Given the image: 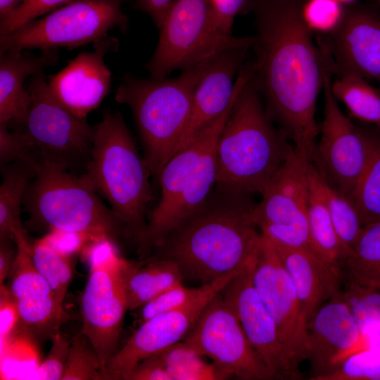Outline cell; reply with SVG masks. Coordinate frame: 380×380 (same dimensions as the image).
Here are the masks:
<instances>
[{"label":"cell","instance_id":"obj_1","mask_svg":"<svg viewBox=\"0 0 380 380\" xmlns=\"http://www.w3.org/2000/svg\"><path fill=\"white\" fill-rule=\"evenodd\" d=\"M306 1L247 0L243 11L253 17L252 77L266 111L311 160L319 133L315 114L322 63L304 18Z\"/></svg>","mask_w":380,"mask_h":380},{"label":"cell","instance_id":"obj_2","mask_svg":"<svg viewBox=\"0 0 380 380\" xmlns=\"http://www.w3.org/2000/svg\"><path fill=\"white\" fill-rule=\"evenodd\" d=\"M249 195L217 187L156 246V256L175 262L183 281L200 285L246 265L262 235L252 213Z\"/></svg>","mask_w":380,"mask_h":380},{"label":"cell","instance_id":"obj_3","mask_svg":"<svg viewBox=\"0 0 380 380\" xmlns=\"http://www.w3.org/2000/svg\"><path fill=\"white\" fill-rule=\"evenodd\" d=\"M253 73L221 132L215 184L223 191L249 196L262 193L293 147L286 133L275 127L269 117Z\"/></svg>","mask_w":380,"mask_h":380},{"label":"cell","instance_id":"obj_4","mask_svg":"<svg viewBox=\"0 0 380 380\" xmlns=\"http://www.w3.org/2000/svg\"><path fill=\"white\" fill-rule=\"evenodd\" d=\"M151 175L122 116L103 114L95 125L90 158L82 177L109 203L125 235L137 243L147 226L153 198Z\"/></svg>","mask_w":380,"mask_h":380},{"label":"cell","instance_id":"obj_5","mask_svg":"<svg viewBox=\"0 0 380 380\" xmlns=\"http://www.w3.org/2000/svg\"><path fill=\"white\" fill-rule=\"evenodd\" d=\"M211 59L184 70L177 77L144 79L125 75L115 101L130 108L152 175L159 177L175 154L188 123L194 91Z\"/></svg>","mask_w":380,"mask_h":380},{"label":"cell","instance_id":"obj_6","mask_svg":"<svg viewBox=\"0 0 380 380\" xmlns=\"http://www.w3.org/2000/svg\"><path fill=\"white\" fill-rule=\"evenodd\" d=\"M236 99L193 142L177 152L162 170L158 177L160 201L137 243L142 256L148 255L211 193L217 179V142Z\"/></svg>","mask_w":380,"mask_h":380},{"label":"cell","instance_id":"obj_7","mask_svg":"<svg viewBox=\"0 0 380 380\" xmlns=\"http://www.w3.org/2000/svg\"><path fill=\"white\" fill-rule=\"evenodd\" d=\"M34 168V175L23 200L30 224L115 241L120 234L125 235L112 210L82 176L44 162Z\"/></svg>","mask_w":380,"mask_h":380},{"label":"cell","instance_id":"obj_8","mask_svg":"<svg viewBox=\"0 0 380 380\" xmlns=\"http://www.w3.org/2000/svg\"><path fill=\"white\" fill-rule=\"evenodd\" d=\"M29 101L25 118L13 129L27 138L38 160L82 176L89 160L95 125L65 108L51 94L43 71L25 86Z\"/></svg>","mask_w":380,"mask_h":380},{"label":"cell","instance_id":"obj_9","mask_svg":"<svg viewBox=\"0 0 380 380\" xmlns=\"http://www.w3.org/2000/svg\"><path fill=\"white\" fill-rule=\"evenodd\" d=\"M158 30V44L145 65L156 79L197 66L227 49L253 44L252 36L235 37L219 29L213 0H175Z\"/></svg>","mask_w":380,"mask_h":380},{"label":"cell","instance_id":"obj_10","mask_svg":"<svg viewBox=\"0 0 380 380\" xmlns=\"http://www.w3.org/2000/svg\"><path fill=\"white\" fill-rule=\"evenodd\" d=\"M81 254L89 267L80 298L81 332L96 350L105 374L108 362L118 350L124 317L129 310L119 270L123 258L115 241L107 237L92 239Z\"/></svg>","mask_w":380,"mask_h":380},{"label":"cell","instance_id":"obj_11","mask_svg":"<svg viewBox=\"0 0 380 380\" xmlns=\"http://www.w3.org/2000/svg\"><path fill=\"white\" fill-rule=\"evenodd\" d=\"M122 0H71L39 19L0 37V53L72 49L96 44L115 28L125 31Z\"/></svg>","mask_w":380,"mask_h":380},{"label":"cell","instance_id":"obj_12","mask_svg":"<svg viewBox=\"0 0 380 380\" xmlns=\"http://www.w3.org/2000/svg\"><path fill=\"white\" fill-rule=\"evenodd\" d=\"M320 54L324 118L312 161L329 184L351 200L367 162L369 132L356 127L341 110L331 92L332 73L327 58L323 52Z\"/></svg>","mask_w":380,"mask_h":380},{"label":"cell","instance_id":"obj_13","mask_svg":"<svg viewBox=\"0 0 380 380\" xmlns=\"http://www.w3.org/2000/svg\"><path fill=\"white\" fill-rule=\"evenodd\" d=\"M310 161L293 146L253 210L255 224L275 243L312 250L307 218Z\"/></svg>","mask_w":380,"mask_h":380},{"label":"cell","instance_id":"obj_14","mask_svg":"<svg viewBox=\"0 0 380 380\" xmlns=\"http://www.w3.org/2000/svg\"><path fill=\"white\" fill-rule=\"evenodd\" d=\"M182 341L209 357L223 379H273L220 292L205 306Z\"/></svg>","mask_w":380,"mask_h":380},{"label":"cell","instance_id":"obj_15","mask_svg":"<svg viewBox=\"0 0 380 380\" xmlns=\"http://www.w3.org/2000/svg\"><path fill=\"white\" fill-rule=\"evenodd\" d=\"M243 267L201 285L199 292L182 307L157 315L139 324L108 362L106 379L123 380L144 358L182 341L208 303Z\"/></svg>","mask_w":380,"mask_h":380},{"label":"cell","instance_id":"obj_16","mask_svg":"<svg viewBox=\"0 0 380 380\" xmlns=\"http://www.w3.org/2000/svg\"><path fill=\"white\" fill-rule=\"evenodd\" d=\"M262 235L254 260L253 284L274 320L291 359L299 367L305 360L308 324L294 285L274 243Z\"/></svg>","mask_w":380,"mask_h":380},{"label":"cell","instance_id":"obj_17","mask_svg":"<svg viewBox=\"0 0 380 380\" xmlns=\"http://www.w3.org/2000/svg\"><path fill=\"white\" fill-rule=\"evenodd\" d=\"M256 253L220 293L234 311L272 379H300L302 376L299 367L291 359L276 323L253 284V269Z\"/></svg>","mask_w":380,"mask_h":380},{"label":"cell","instance_id":"obj_18","mask_svg":"<svg viewBox=\"0 0 380 380\" xmlns=\"http://www.w3.org/2000/svg\"><path fill=\"white\" fill-rule=\"evenodd\" d=\"M331 72L353 74L380 83V7L355 1L345 6L342 20L331 34L320 36Z\"/></svg>","mask_w":380,"mask_h":380},{"label":"cell","instance_id":"obj_19","mask_svg":"<svg viewBox=\"0 0 380 380\" xmlns=\"http://www.w3.org/2000/svg\"><path fill=\"white\" fill-rule=\"evenodd\" d=\"M93 51L82 52L61 71L47 78L51 94L75 115L87 118L97 108L111 85V72L104 62L115 51L118 41L110 36L94 44Z\"/></svg>","mask_w":380,"mask_h":380},{"label":"cell","instance_id":"obj_20","mask_svg":"<svg viewBox=\"0 0 380 380\" xmlns=\"http://www.w3.org/2000/svg\"><path fill=\"white\" fill-rule=\"evenodd\" d=\"M305 360L311 380H322L346 358L358 341L360 330L340 296L324 303L307 326Z\"/></svg>","mask_w":380,"mask_h":380},{"label":"cell","instance_id":"obj_21","mask_svg":"<svg viewBox=\"0 0 380 380\" xmlns=\"http://www.w3.org/2000/svg\"><path fill=\"white\" fill-rule=\"evenodd\" d=\"M274 243L294 285L308 324L324 303L340 296L344 281L342 267L311 249Z\"/></svg>","mask_w":380,"mask_h":380},{"label":"cell","instance_id":"obj_22","mask_svg":"<svg viewBox=\"0 0 380 380\" xmlns=\"http://www.w3.org/2000/svg\"><path fill=\"white\" fill-rule=\"evenodd\" d=\"M25 51L0 53V123L13 127L20 125L26 114L29 95L25 80L59 59L58 49L43 50L39 56Z\"/></svg>","mask_w":380,"mask_h":380},{"label":"cell","instance_id":"obj_23","mask_svg":"<svg viewBox=\"0 0 380 380\" xmlns=\"http://www.w3.org/2000/svg\"><path fill=\"white\" fill-rule=\"evenodd\" d=\"M119 270L131 312L183 282L182 273L175 262L156 255L138 262L123 258Z\"/></svg>","mask_w":380,"mask_h":380},{"label":"cell","instance_id":"obj_24","mask_svg":"<svg viewBox=\"0 0 380 380\" xmlns=\"http://www.w3.org/2000/svg\"><path fill=\"white\" fill-rule=\"evenodd\" d=\"M309 197L308 225L312 250L325 260L342 267L350 250L338 237L319 184V172L310 161L308 165Z\"/></svg>","mask_w":380,"mask_h":380},{"label":"cell","instance_id":"obj_25","mask_svg":"<svg viewBox=\"0 0 380 380\" xmlns=\"http://www.w3.org/2000/svg\"><path fill=\"white\" fill-rule=\"evenodd\" d=\"M1 167L0 186V241L27 240L20 220L21 205L34 175L28 163L18 160Z\"/></svg>","mask_w":380,"mask_h":380},{"label":"cell","instance_id":"obj_26","mask_svg":"<svg viewBox=\"0 0 380 380\" xmlns=\"http://www.w3.org/2000/svg\"><path fill=\"white\" fill-rule=\"evenodd\" d=\"M342 270L345 280L380 291V221L362 227Z\"/></svg>","mask_w":380,"mask_h":380},{"label":"cell","instance_id":"obj_27","mask_svg":"<svg viewBox=\"0 0 380 380\" xmlns=\"http://www.w3.org/2000/svg\"><path fill=\"white\" fill-rule=\"evenodd\" d=\"M16 245L15 260L7 278V284H4L16 305H35L56 298L32 261L29 241H18Z\"/></svg>","mask_w":380,"mask_h":380},{"label":"cell","instance_id":"obj_28","mask_svg":"<svg viewBox=\"0 0 380 380\" xmlns=\"http://www.w3.org/2000/svg\"><path fill=\"white\" fill-rule=\"evenodd\" d=\"M331 89L353 118L380 128V90L365 78L353 74L339 75L331 80Z\"/></svg>","mask_w":380,"mask_h":380},{"label":"cell","instance_id":"obj_29","mask_svg":"<svg viewBox=\"0 0 380 380\" xmlns=\"http://www.w3.org/2000/svg\"><path fill=\"white\" fill-rule=\"evenodd\" d=\"M351 201L363 226L380 221V137L370 132L367 162Z\"/></svg>","mask_w":380,"mask_h":380},{"label":"cell","instance_id":"obj_30","mask_svg":"<svg viewBox=\"0 0 380 380\" xmlns=\"http://www.w3.org/2000/svg\"><path fill=\"white\" fill-rule=\"evenodd\" d=\"M159 354L171 380H222L214 364L204 360L184 341L178 342Z\"/></svg>","mask_w":380,"mask_h":380},{"label":"cell","instance_id":"obj_31","mask_svg":"<svg viewBox=\"0 0 380 380\" xmlns=\"http://www.w3.org/2000/svg\"><path fill=\"white\" fill-rule=\"evenodd\" d=\"M30 253L36 268L56 298L63 304L73 277L72 258L59 253L41 239L30 243Z\"/></svg>","mask_w":380,"mask_h":380},{"label":"cell","instance_id":"obj_32","mask_svg":"<svg viewBox=\"0 0 380 380\" xmlns=\"http://www.w3.org/2000/svg\"><path fill=\"white\" fill-rule=\"evenodd\" d=\"M319 184L336 232L350 251L364 227L359 213L353 201L329 184L320 173Z\"/></svg>","mask_w":380,"mask_h":380},{"label":"cell","instance_id":"obj_33","mask_svg":"<svg viewBox=\"0 0 380 380\" xmlns=\"http://www.w3.org/2000/svg\"><path fill=\"white\" fill-rule=\"evenodd\" d=\"M104 372L98 354L88 338L80 332L71 341L61 380H103Z\"/></svg>","mask_w":380,"mask_h":380},{"label":"cell","instance_id":"obj_34","mask_svg":"<svg viewBox=\"0 0 380 380\" xmlns=\"http://www.w3.org/2000/svg\"><path fill=\"white\" fill-rule=\"evenodd\" d=\"M360 330L380 322V291L344 279L340 294Z\"/></svg>","mask_w":380,"mask_h":380},{"label":"cell","instance_id":"obj_35","mask_svg":"<svg viewBox=\"0 0 380 380\" xmlns=\"http://www.w3.org/2000/svg\"><path fill=\"white\" fill-rule=\"evenodd\" d=\"M322 380H380V348L349 355Z\"/></svg>","mask_w":380,"mask_h":380},{"label":"cell","instance_id":"obj_36","mask_svg":"<svg viewBox=\"0 0 380 380\" xmlns=\"http://www.w3.org/2000/svg\"><path fill=\"white\" fill-rule=\"evenodd\" d=\"M344 10L345 6L337 0H307L303 15L312 32L326 36L338 27Z\"/></svg>","mask_w":380,"mask_h":380},{"label":"cell","instance_id":"obj_37","mask_svg":"<svg viewBox=\"0 0 380 380\" xmlns=\"http://www.w3.org/2000/svg\"><path fill=\"white\" fill-rule=\"evenodd\" d=\"M200 289L201 285L194 288L185 286L182 283L174 286L142 306L132 311L134 322L139 326L157 315L182 307L193 298Z\"/></svg>","mask_w":380,"mask_h":380},{"label":"cell","instance_id":"obj_38","mask_svg":"<svg viewBox=\"0 0 380 380\" xmlns=\"http://www.w3.org/2000/svg\"><path fill=\"white\" fill-rule=\"evenodd\" d=\"M18 160L27 162L33 167L38 163L26 136L18 130H10L6 123H0L1 167Z\"/></svg>","mask_w":380,"mask_h":380},{"label":"cell","instance_id":"obj_39","mask_svg":"<svg viewBox=\"0 0 380 380\" xmlns=\"http://www.w3.org/2000/svg\"><path fill=\"white\" fill-rule=\"evenodd\" d=\"M71 0H24L0 20V35L8 34L25 23L49 13Z\"/></svg>","mask_w":380,"mask_h":380},{"label":"cell","instance_id":"obj_40","mask_svg":"<svg viewBox=\"0 0 380 380\" xmlns=\"http://www.w3.org/2000/svg\"><path fill=\"white\" fill-rule=\"evenodd\" d=\"M50 350L37 369L27 379L61 380L69 355L71 341L60 331L51 338Z\"/></svg>","mask_w":380,"mask_h":380},{"label":"cell","instance_id":"obj_41","mask_svg":"<svg viewBox=\"0 0 380 380\" xmlns=\"http://www.w3.org/2000/svg\"><path fill=\"white\" fill-rule=\"evenodd\" d=\"M94 238L78 232L51 229L41 240L59 253L72 258L81 253L86 245Z\"/></svg>","mask_w":380,"mask_h":380},{"label":"cell","instance_id":"obj_42","mask_svg":"<svg viewBox=\"0 0 380 380\" xmlns=\"http://www.w3.org/2000/svg\"><path fill=\"white\" fill-rule=\"evenodd\" d=\"M20 320L14 300L5 284L0 286V338L1 345L8 341L19 330Z\"/></svg>","mask_w":380,"mask_h":380},{"label":"cell","instance_id":"obj_43","mask_svg":"<svg viewBox=\"0 0 380 380\" xmlns=\"http://www.w3.org/2000/svg\"><path fill=\"white\" fill-rule=\"evenodd\" d=\"M123 380H171L158 353L144 358Z\"/></svg>","mask_w":380,"mask_h":380},{"label":"cell","instance_id":"obj_44","mask_svg":"<svg viewBox=\"0 0 380 380\" xmlns=\"http://www.w3.org/2000/svg\"><path fill=\"white\" fill-rule=\"evenodd\" d=\"M247 0H213L217 24L223 29L232 27L234 18L243 11Z\"/></svg>","mask_w":380,"mask_h":380},{"label":"cell","instance_id":"obj_45","mask_svg":"<svg viewBox=\"0 0 380 380\" xmlns=\"http://www.w3.org/2000/svg\"><path fill=\"white\" fill-rule=\"evenodd\" d=\"M377 348H380V322L371 324L360 331L358 341L346 358L359 351Z\"/></svg>","mask_w":380,"mask_h":380},{"label":"cell","instance_id":"obj_46","mask_svg":"<svg viewBox=\"0 0 380 380\" xmlns=\"http://www.w3.org/2000/svg\"><path fill=\"white\" fill-rule=\"evenodd\" d=\"M175 0H136V8L146 13L158 29Z\"/></svg>","mask_w":380,"mask_h":380},{"label":"cell","instance_id":"obj_47","mask_svg":"<svg viewBox=\"0 0 380 380\" xmlns=\"http://www.w3.org/2000/svg\"><path fill=\"white\" fill-rule=\"evenodd\" d=\"M11 241H0V286L8 278L17 254V246L14 248Z\"/></svg>","mask_w":380,"mask_h":380},{"label":"cell","instance_id":"obj_48","mask_svg":"<svg viewBox=\"0 0 380 380\" xmlns=\"http://www.w3.org/2000/svg\"><path fill=\"white\" fill-rule=\"evenodd\" d=\"M24 0H0V18L15 10Z\"/></svg>","mask_w":380,"mask_h":380},{"label":"cell","instance_id":"obj_49","mask_svg":"<svg viewBox=\"0 0 380 380\" xmlns=\"http://www.w3.org/2000/svg\"><path fill=\"white\" fill-rule=\"evenodd\" d=\"M337 1H339L341 4H342L344 6L356 1L355 0H337Z\"/></svg>","mask_w":380,"mask_h":380}]
</instances>
